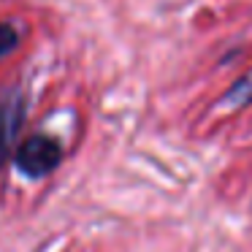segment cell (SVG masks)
<instances>
[{"instance_id":"cell-1","label":"cell","mask_w":252,"mask_h":252,"mask_svg":"<svg viewBox=\"0 0 252 252\" xmlns=\"http://www.w3.org/2000/svg\"><path fill=\"white\" fill-rule=\"evenodd\" d=\"M63 160V147L57 138L52 136H30L25 144H19L14 163H17L19 174H25L28 179H44L60 165Z\"/></svg>"},{"instance_id":"cell-2","label":"cell","mask_w":252,"mask_h":252,"mask_svg":"<svg viewBox=\"0 0 252 252\" xmlns=\"http://www.w3.org/2000/svg\"><path fill=\"white\" fill-rule=\"evenodd\" d=\"M19 122H22V103L19 100L0 103V168H3L8 152H11V144H14V136L19 130Z\"/></svg>"},{"instance_id":"cell-3","label":"cell","mask_w":252,"mask_h":252,"mask_svg":"<svg viewBox=\"0 0 252 252\" xmlns=\"http://www.w3.org/2000/svg\"><path fill=\"white\" fill-rule=\"evenodd\" d=\"M17 44H19V30L8 22H0V57L8 55Z\"/></svg>"}]
</instances>
